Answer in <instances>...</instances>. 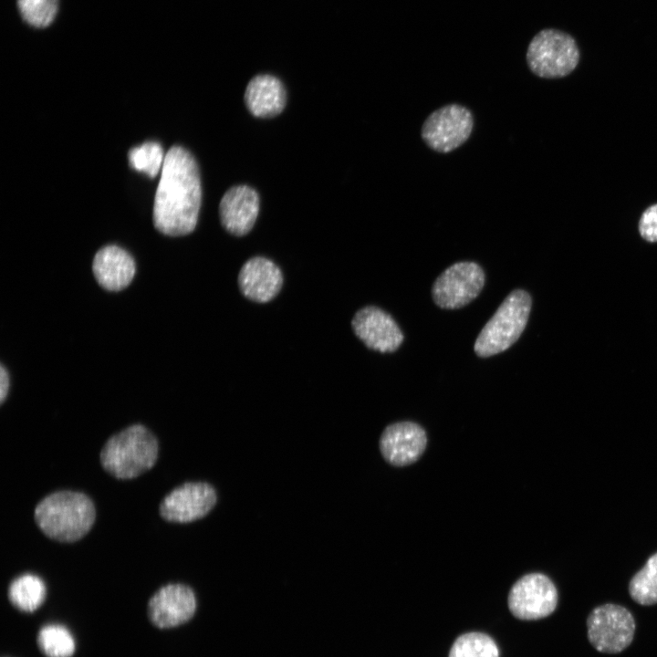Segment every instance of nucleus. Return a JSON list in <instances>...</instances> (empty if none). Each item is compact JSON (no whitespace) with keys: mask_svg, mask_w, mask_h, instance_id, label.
Returning a JSON list of instances; mask_svg holds the SVG:
<instances>
[{"mask_svg":"<svg viewBox=\"0 0 657 657\" xmlns=\"http://www.w3.org/2000/svg\"><path fill=\"white\" fill-rule=\"evenodd\" d=\"M202 203L199 169L184 148L172 146L165 154L153 203V224L162 234L182 236L197 224Z\"/></svg>","mask_w":657,"mask_h":657,"instance_id":"1","label":"nucleus"},{"mask_svg":"<svg viewBox=\"0 0 657 657\" xmlns=\"http://www.w3.org/2000/svg\"><path fill=\"white\" fill-rule=\"evenodd\" d=\"M34 518L38 528L48 538L72 543L89 532L96 520V508L86 494L59 490L38 502Z\"/></svg>","mask_w":657,"mask_h":657,"instance_id":"2","label":"nucleus"},{"mask_svg":"<svg viewBox=\"0 0 657 657\" xmlns=\"http://www.w3.org/2000/svg\"><path fill=\"white\" fill-rule=\"evenodd\" d=\"M158 454L156 436L144 425L136 423L110 436L100 451L99 460L111 476L132 479L152 468Z\"/></svg>","mask_w":657,"mask_h":657,"instance_id":"3","label":"nucleus"},{"mask_svg":"<svg viewBox=\"0 0 657 657\" xmlns=\"http://www.w3.org/2000/svg\"><path fill=\"white\" fill-rule=\"evenodd\" d=\"M531 305V297L527 291L513 290L477 336L474 345L476 355L486 358L511 347L526 328Z\"/></svg>","mask_w":657,"mask_h":657,"instance_id":"4","label":"nucleus"},{"mask_svg":"<svg viewBox=\"0 0 657 657\" xmlns=\"http://www.w3.org/2000/svg\"><path fill=\"white\" fill-rule=\"evenodd\" d=\"M579 60L576 41L557 29H544L530 41L527 62L530 70L545 78H558L571 73Z\"/></svg>","mask_w":657,"mask_h":657,"instance_id":"5","label":"nucleus"},{"mask_svg":"<svg viewBox=\"0 0 657 657\" xmlns=\"http://www.w3.org/2000/svg\"><path fill=\"white\" fill-rule=\"evenodd\" d=\"M635 620L624 607L604 604L596 607L587 619L588 639L600 652L619 653L632 641Z\"/></svg>","mask_w":657,"mask_h":657,"instance_id":"6","label":"nucleus"},{"mask_svg":"<svg viewBox=\"0 0 657 657\" xmlns=\"http://www.w3.org/2000/svg\"><path fill=\"white\" fill-rule=\"evenodd\" d=\"M473 114L466 107L452 103L432 112L424 120L421 136L432 150L447 153L459 148L470 137Z\"/></svg>","mask_w":657,"mask_h":657,"instance_id":"7","label":"nucleus"},{"mask_svg":"<svg viewBox=\"0 0 657 657\" xmlns=\"http://www.w3.org/2000/svg\"><path fill=\"white\" fill-rule=\"evenodd\" d=\"M484 284L485 273L477 263L456 262L436 278L432 296L441 308H460L479 295Z\"/></svg>","mask_w":657,"mask_h":657,"instance_id":"8","label":"nucleus"},{"mask_svg":"<svg viewBox=\"0 0 657 657\" xmlns=\"http://www.w3.org/2000/svg\"><path fill=\"white\" fill-rule=\"evenodd\" d=\"M507 604L519 620H534L549 616L558 604V591L552 580L542 573H529L512 586Z\"/></svg>","mask_w":657,"mask_h":657,"instance_id":"9","label":"nucleus"},{"mask_svg":"<svg viewBox=\"0 0 657 657\" xmlns=\"http://www.w3.org/2000/svg\"><path fill=\"white\" fill-rule=\"evenodd\" d=\"M217 494L206 482H187L161 501V516L173 523H189L205 516L215 506Z\"/></svg>","mask_w":657,"mask_h":657,"instance_id":"10","label":"nucleus"},{"mask_svg":"<svg viewBox=\"0 0 657 657\" xmlns=\"http://www.w3.org/2000/svg\"><path fill=\"white\" fill-rule=\"evenodd\" d=\"M194 591L182 583H169L150 598L147 617L159 629H171L189 621L196 611Z\"/></svg>","mask_w":657,"mask_h":657,"instance_id":"11","label":"nucleus"},{"mask_svg":"<svg viewBox=\"0 0 657 657\" xmlns=\"http://www.w3.org/2000/svg\"><path fill=\"white\" fill-rule=\"evenodd\" d=\"M427 445L424 429L413 422H398L388 425L380 438V451L384 460L397 467L415 463Z\"/></svg>","mask_w":657,"mask_h":657,"instance_id":"12","label":"nucleus"},{"mask_svg":"<svg viewBox=\"0 0 657 657\" xmlns=\"http://www.w3.org/2000/svg\"><path fill=\"white\" fill-rule=\"evenodd\" d=\"M351 327L369 349L381 353L395 351L403 341V334L395 320L375 306L358 310L351 320Z\"/></svg>","mask_w":657,"mask_h":657,"instance_id":"13","label":"nucleus"},{"mask_svg":"<svg viewBox=\"0 0 657 657\" xmlns=\"http://www.w3.org/2000/svg\"><path fill=\"white\" fill-rule=\"evenodd\" d=\"M260 200L256 191L248 185H235L228 189L219 203L222 225L230 234L242 236L253 228Z\"/></svg>","mask_w":657,"mask_h":657,"instance_id":"14","label":"nucleus"},{"mask_svg":"<svg viewBox=\"0 0 657 657\" xmlns=\"http://www.w3.org/2000/svg\"><path fill=\"white\" fill-rule=\"evenodd\" d=\"M237 282L244 297L257 303H266L279 293L284 278L282 271L273 261L255 256L243 265Z\"/></svg>","mask_w":657,"mask_h":657,"instance_id":"15","label":"nucleus"},{"mask_svg":"<svg viewBox=\"0 0 657 657\" xmlns=\"http://www.w3.org/2000/svg\"><path fill=\"white\" fill-rule=\"evenodd\" d=\"M91 268L97 283L105 290L113 292L126 288L136 273L133 257L115 245L100 248L93 258Z\"/></svg>","mask_w":657,"mask_h":657,"instance_id":"16","label":"nucleus"},{"mask_svg":"<svg viewBox=\"0 0 657 657\" xmlns=\"http://www.w3.org/2000/svg\"><path fill=\"white\" fill-rule=\"evenodd\" d=\"M245 102L250 113L256 117H275L281 113L286 106L285 87L272 75H257L246 86Z\"/></svg>","mask_w":657,"mask_h":657,"instance_id":"17","label":"nucleus"},{"mask_svg":"<svg viewBox=\"0 0 657 657\" xmlns=\"http://www.w3.org/2000/svg\"><path fill=\"white\" fill-rule=\"evenodd\" d=\"M47 588L43 579L32 573L22 574L8 586L7 596L11 604L20 611L33 612L45 601Z\"/></svg>","mask_w":657,"mask_h":657,"instance_id":"18","label":"nucleus"},{"mask_svg":"<svg viewBox=\"0 0 657 657\" xmlns=\"http://www.w3.org/2000/svg\"><path fill=\"white\" fill-rule=\"evenodd\" d=\"M36 645L46 657H72L76 651L72 633L57 623L46 624L39 629Z\"/></svg>","mask_w":657,"mask_h":657,"instance_id":"19","label":"nucleus"},{"mask_svg":"<svg viewBox=\"0 0 657 657\" xmlns=\"http://www.w3.org/2000/svg\"><path fill=\"white\" fill-rule=\"evenodd\" d=\"M629 593L631 599L644 606L657 603V552L649 558L644 567L631 579Z\"/></svg>","mask_w":657,"mask_h":657,"instance_id":"20","label":"nucleus"},{"mask_svg":"<svg viewBox=\"0 0 657 657\" xmlns=\"http://www.w3.org/2000/svg\"><path fill=\"white\" fill-rule=\"evenodd\" d=\"M448 657H499V650L489 635L472 631L456 638Z\"/></svg>","mask_w":657,"mask_h":657,"instance_id":"21","label":"nucleus"},{"mask_svg":"<svg viewBox=\"0 0 657 657\" xmlns=\"http://www.w3.org/2000/svg\"><path fill=\"white\" fill-rule=\"evenodd\" d=\"M130 166L150 177H155L162 168L165 156L162 146L155 141H147L129 151Z\"/></svg>","mask_w":657,"mask_h":657,"instance_id":"22","label":"nucleus"},{"mask_svg":"<svg viewBox=\"0 0 657 657\" xmlns=\"http://www.w3.org/2000/svg\"><path fill=\"white\" fill-rule=\"evenodd\" d=\"M17 8L22 18L34 27L48 26L55 19L57 0H17Z\"/></svg>","mask_w":657,"mask_h":657,"instance_id":"23","label":"nucleus"},{"mask_svg":"<svg viewBox=\"0 0 657 657\" xmlns=\"http://www.w3.org/2000/svg\"><path fill=\"white\" fill-rule=\"evenodd\" d=\"M639 232L646 241L657 242V203L643 212L639 222Z\"/></svg>","mask_w":657,"mask_h":657,"instance_id":"24","label":"nucleus"},{"mask_svg":"<svg viewBox=\"0 0 657 657\" xmlns=\"http://www.w3.org/2000/svg\"><path fill=\"white\" fill-rule=\"evenodd\" d=\"M10 386V378L7 369L4 364L0 365V402L3 403L8 394Z\"/></svg>","mask_w":657,"mask_h":657,"instance_id":"25","label":"nucleus"}]
</instances>
